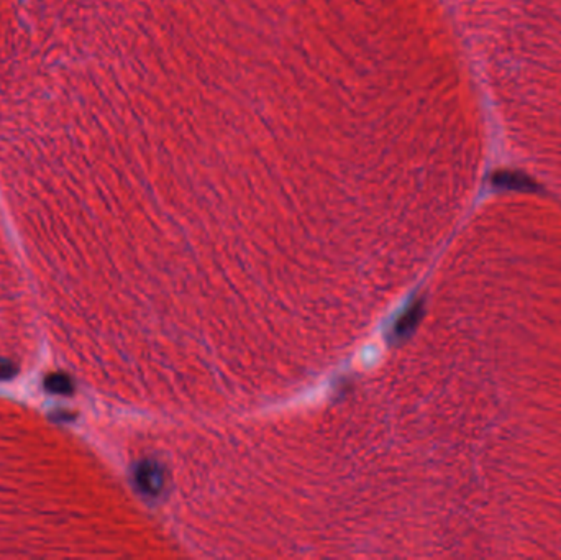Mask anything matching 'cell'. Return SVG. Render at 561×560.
Listing matches in <instances>:
<instances>
[{"label": "cell", "instance_id": "obj_1", "mask_svg": "<svg viewBox=\"0 0 561 560\" xmlns=\"http://www.w3.org/2000/svg\"><path fill=\"white\" fill-rule=\"evenodd\" d=\"M135 480L141 491L148 493V495H158L163 486V471L158 465L151 462L141 464L138 469H136Z\"/></svg>", "mask_w": 561, "mask_h": 560}, {"label": "cell", "instance_id": "obj_2", "mask_svg": "<svg viewBox=\"0 0 561 560\" xmlns=\"http://www.w3.org/2000/svg\"><path fill=\"white\" fill-rule=\"evenodd\" d=\"M45 388L54 394H71L74 389L73 380L61 373H53L45 378Z\"/></svg>", "mask_w": 561, "mask_h": 560}, {"label": "cell", "instance_id": "obj_3", "mask_svg": "<svg viewBox=\"0 0 561 560\" xmlns=\"http://www.w3.org/2000/svg\"><path fill=\"white\" fill-rule=\"evenodd\" d=\"M15 370L12 369V365L7 364V361H0V378H9L12 376Z\"/></svg>", "mask_w": 561, "mask_h": 560}]
</instances>
